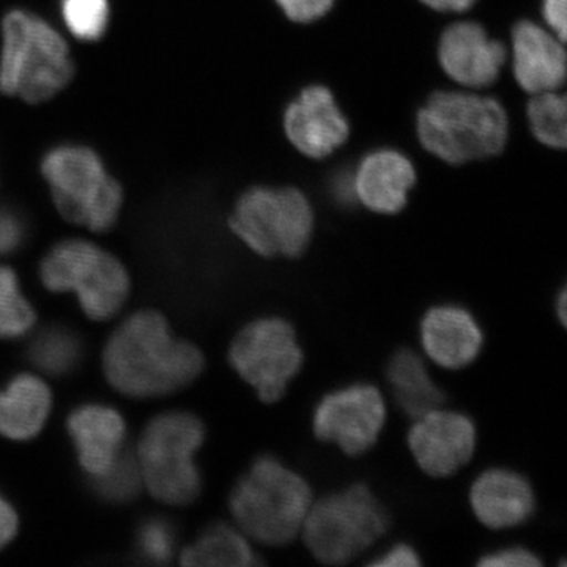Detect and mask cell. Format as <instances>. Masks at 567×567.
<instances>
[{
	"instance_id": "cell-2",
	"label": "cell",
	"mask_w": 567,
	"mask_h": 567,
	"mask_svg": "<svg viewBox=\"0 0 567 567\" xmlns=\"http://www.w3.org/2000/svg\"><path fill=\"white\" fill-rule=\"evenodd\" d=\"M311 505L308 481L274 456L257 458L229 498L237 528L249 540L268 547L297 539Z\"/></svg>"
},
{
	"instance_id": "cell-29",
	"label": "cell",
	"mask_w": 567,
	"mask_h": 567,
	"mask_svg": "<svg viewBox=\"0 0 567 567\" xmlns=\"http://www.w3.org/2000/svg\"><path fill=\"white\" fill-rule=\"evenodd\" d=\"M25 238V224L20 213L0 207V256L17 251Z\"/></svg>"
},
{
	"instance_id": "cell-22",
	"label": "cell",
	"mask_w": 567,
	"mask_h": 567,
	"mask_svg": "<svg viewBox=\"0 0 567 567\" xmlns=\"http://www.w3.org/2000/svg\"><path fill=\"white\" fill-rule=\"evenodd\" d=\"M183 566L249 567L257 565L248 537L229 525H213L182 551Z\"/></svg>"
},
{
	"instance_id": "cell-33",
	"label": "cell",
	"mask_w": 567,
	"mask_h": 567,
	"mask_svg": "<svg viewBox=\"0 0 567 567\" xmlns=\"http://www.w3.org/2000/svg\"><path fill=\"white\" fill-rule=\"evenodd\" d=\"M420 557L412 547L406 544H398V546L388 548L380 557L372 561L375 567H413L420 566Z\"/></svg>"
},
{
	"instance_id": "cell-27",
	"label": "cell",
	"mask_w": 567,
	"mask_h": 567,
	"mask_svg": "<svg viewBox=\"0 0 567 567\" xmlns=\"http://www.w3.org/2000/svg\"><path fill=\"white\" fill-rule=\"evenodd\" d=\"M62 18L76 39H102L110 22L107 0H62Z\"/></svg>"
},
{
	"instance_id": "cell-28",
	"label": "cell",
	"mask_w": 567,
	"mask_h": 567,
	"mask_svg": "<svg viewBox=\"0 0 567 567\" xmlns=\"http://www.w3.org/2000/svg\"><path fill=\"white\" fill-rule=\"evenodd\" d=\"M142 557L153 563H167L174 555L175 537L173 528L163 520H148L140 532Z\"/></svg>"
},
{
	"instance_id": "cell-35",
	"label": "cell",
	"mask_w": 567,
	"mask_h": 567,
	"mask_svg": "<svg viewBox=\"0 0 567 567\" xmlns=\"http://www.w3.org/2000/svg\"><path fill=\"white\" fill-rule=\"evenodd\" d=\"M423 2L436 11L461 13V11L468 10L475 3V0H423Z\"/></svg>"
},
{
	"instance_id": "cell-7",
	"label": "cell",
	"mask_w": 567,
	"mask_h": 567,
	"mask_svg": "<svg viewBox=\"0 0 567 567\" xmlns=\"http://www.w3.org/2000/svg\"><path fill=\"white\" fill-rule=\"evenodd\" d=\"M55 207L66 221L107 233L121 215L122 186L107 174L100 156L80 145L52 148L41 163Z\"/></svg>"
},
{
	"instance_id": "cell-5",
	"label": "cell",
	"mask_w": 567,
	"mask_h": 567,
	"mask_svg": "<svg viewBox=\"0 0 567 567\" xmlns=\"http://www.w3.org/2000/svg\"><path fill=\"white\" fill-rule=\"evenodd\" d=\"M203 421L189 412H167L153 417L142 432L136 458L142 486L171 506L196 502L203 491V477L194 454L203 446Z\"/></svg>"
},
{
	"instance_id": "cell-14",
	"label": "cell",
	"mask_w": 567,
	"mask_h": 567,
	"mask_svg": "<svg viewBox=\"0 0 567 567\" xmlns=\"http://www.w3.org/2000/svg\"><path fill=\"white\" fill-rule=\"evenodd\" d=\"M440 63L451 80L464 87L483 89L496 81L506 63L507 51L475 22H457L443 32Z\"/></svg>"
},
{
	"instance_id": "cell-6",
	"label": "cell",
	"mask_w": 567,
	"mask_h": 567,
	"mask_svg": "<svg viewBox=\"0 0 567 567\" xmlns=\"http://www.w3.org/2000/svg\"><path fill=\"white\" fill-rule=\"evenodd\" d=\"M385 506L364 484L312 502L301 535L312 557L323 565H349L388 532Z\"/></svg>"
},
{
	"instance_id": "cell-15",
	"label": "cell",
	"mask_w": 567,
	"mask_h": 567,
	"mask_svg": "<svg viewBox=\"0 0 567 567\" xmlns=\"http://www.w3.org/2000/svg\"><path fill=\"white\" fill-rule=\"evenodd\" d=\"M483 342V331L475 317L461 306H435L421 320L424 352L442 368L462 369L472 364Z\"/></svg>"
},
{
	"instance_id": "cell-10",
	"label": "cell",
	"mask_w": 567,
	"mask_h": 567,
	"mask_svg": "<svg viewBox=\"0 0 567 567\" xmlns=\"http://www.w3.org/2000/svg\"><path fill=\"white\" fill-rule=\"evenodd\" d=\"M229 361L260 401L274 404L303 368L305 354L292 324L281 317H264L235 336Z\"/></svg>"
},
{
	"instance_id": "cell-36",
	"label": "cell",
	"mask_w": 567,
	"mask_h": 567,
	"mask_svg": "<svg viewBox=\"0 0 567 567\" xmlns=\"http://www.w3.org/2000/svg\"><path fill=\"white\" fill-rule=\"evenodd\" d=\"M566 308H567L566 290H563V292L559 293V297H558V308H557L558 317H559V320H561L563 324H566V316H567Z\"/></svg>"
},
{
	"instance_id": "cell-32",
	"label": "cell",
	"mask_w": 567,
	"mask_h": 567,
	"mask_svg": "<svg viewBox=\"0 0 567 567\" xmlns=\"http://www.w3.org/2000/svg\"><path fill=\"white\" fill-rule=\"evenodd\" d=\"M566 3L567 0H544L543 2V17L548 31L563 43L567 35Z\"/></svg>"
},
{
	"instance_id": "cell-18",
	"label": "cell",
	"mask_w": 567,
	"mask_h": 567,
	"mask_svg": "<svg viewBox=\"0 0 567 567\" xmlns=\"http://www.w3.org/2000/svg\"><path fill=\"white\" fill-rule=\"evenodd\" d=\"M415 181L413 164L402 153L372 152L360 163L354 174V197L369 210L393 215L404 208Z\"/></svg>"
},
{
	"instance_id": "cell-4",
	"label": "cell",
	"mask_w": 567,
	"mask_h": 567,
	"mask_svg": "<svg viewBox=\"0 0 567 567\" xmlns=\"http://www.w3.org/2000/svg\"><path fill=\"white\" fill-rule=\"evenodd\" d=\"M417 136L425 151L461 164L487 158L507 140L502 104L476 93L436 92L417 114Z\"/></svg>"
},
{
	"instance_id": "cell-24",
	"label": "cell",
	"mask_w": 567,
	"mask_h": 567,
	"mask_svg": "<svg viewBox=\"0 0 567 567\" xmlns=\"http://www.w3.org/2000/svg\"><path fill=\"white\" fill-rule=\"evenodd\" d=\"M566 99L557 91L540 92L528 103V121L536 140L548 147L565 148L567 141Z\"/></svg>"
},
{
	"instance_id": "cell-8",
	"label": "cell",
	"mask_w": 567,
	"mask_h": 567,
	"mask_svg": "<svg viewBox=\"0 0 567 567\" xmlns=\"http://www.w3.org/2000/svg\"><path fill=\"white\" fill-rule=\"evenodd\" d=\"M40 278L51 292L78 295L89 319L110 320L128 300L130 276L121 260L85 240L61 241L44 256Z\"/></svg>"
},
{
	"instance_id": "cell-11",
	"label": "cell",
	"mask_w": 567,
	"mask_h": 567,
	"mask_svg": "<svg viewBox=\"0 0 567 567\" xmlns=\"http://www.w3.org/2000/svg\"><path fill=\"white\" fill-rule=\"evenodd\" d=\"M386 421V404L375 386L357 383L324 395L315 412V434L347 456L375 446Z\"/></svg>"
},
{
	"instance_id": "cell-1",
	"label": "cell",
	"mask_w": 567,
	"mask_h": 567,
	"mask_svg": "<svg viewBox=\"0 0 567 567\" xmlns=\"http://www.w3.org/2000/svg\"><path fill=\"white\" fill-rule=\"evenodd\" d=\"M204 354L192 342L174 338L166 317L140 311L111 334L103 371L115 391L134 399L177 393L203 374Z\"/></svg>"
},
{
	"instance_id": "cell-23",
	"label": "cell",
	"mask_w": 567,
	"mask_h": 567,
	"mask_svg": "<svg viewBox=\"0 0 567 567\" xmlns=\"http://www.w3.org/2000/svg\"><path fill=\"white\" fill-rule=\"evenodd\" d=\"M29 357L44 374L66 375L80 363L81 342L66 328H47L33 339Z\"/></svg>"
},
{
	"instance_id": "cell-16",
	"label": "cell",
	"mask_w": 567,
	"mask_h": 567,
	"mask_svg": "<svg viewBox=\"0 0 567 567\" xmlns=\"http://www.w3.org/2000/svg\"><path fill=\"white\" fill-rule=\"evenodd\" d=\"M473 513L492 529L516 528L535 513V492L524 476L506 468L486 470L470 491Z\"/></svg>"
},
{
	"instance_id": "cell-20",
	"label": "cell",
	"mask_w": 567,
	"mask_h": 567,
	"mask_svg": "<svg viewBox=\"0 0 567 567\" xmlns=\"http://www.w3.org/2000/svg\"><path fill=\"white\" fill-rule=\"evenodd\" d=\"M50 388L35 375H20L0 393V434L10 440H31L50 416Z\"/></svg>"
},
{
	"instance_id": "cell-25",
	"label": "cell",
	"mask_w": 567,
	"mask_h": 567,
	"mask_svg": "<svg viewBox=\"0 0 567 567\" xmlns=\"http://www.w3.org/2000/svg\"><path fill=\"white\" fill-rule=\"evenodd\" d=\"M35 311L22 297L13 270L0 267V339L20 338L31 331Z\"/></svg>"
},
{
	"instance_id": "cell-34",
	"label": "cell",
	"mask_w": 567,
	"mask_h": 567,
	"mask_svg": "<svg viewBox=\"0 0 567 567\" xmlns=\"http://www.w3.org/2000/svg\"><path fill=\"white\" fill-rule=\"evenodd\" d=\"M18 532V516L13 507L0 496V548L7 546Z\"/></svg>"
},
{
	"instance_id": "cell-9",
	"label": "cell",
	"mask_w": 567,
	"mask_h": 567,
	"mask_svg": "<svg viewBox=\"0 0 567 567\" xmlns=\"http://www.w3.org/2000/svg\"><path fill=\"white\" fill-rule=\"evenodd\" d=\"M230 229L262 257H300L311 244L315 212L293 188H254L230 216Z\"/></svg>"
},
{
	"instance_id": "cell-30",
	"label": "cell",
	"mask_w": 567,
	"mask_h": 567,
	"mask_svg": "<svg viewBox=\"0 0 567 567\" xmlns=\"http://www.w3.org/2000/svg\"><path fill=\"white\" fill-rule=\"evenodd\" d=\"M287 18L297 22L319 20L333 6V0H276Z\"/></svg>"
},
{
	"instance_id": "cell-13",
	"label": "cell",
	"mask_w": 567,
	"mask_h": 567,
	"mask_svg": "<svg viewBox=\"0 0 567 567\" xmlns=\"http://www.w3.org/2000/svg\"><path fill=\"white\" fill-rule=\"evenodd\" d=\"M287 137L306 156L324 158L349 137V123L328 89L312 85L284 114Z\"/></svg>"
},
{
	"instance_id": "cell-12",
	"label": "cell",
	"mask_w": 567,
	"mask_h": 567,
	"mask_svg": "<svg viewBox=\"0 0 567 567\" xmlns=\"http://www.w3.org/2000/svg\"><path fill=\"white\" fill-rule=\"evenodd\" d=\"M476 439V425L468 416L439 406L415 417L409 447L425 475L447 477L468 464Z\"/></svg>"
},
{
	"instance_id": "cell-3",
	"label": "cell",
	"mask_w": 567,
	"mask_h": 567,
	"mask_svg": "<svg viewBox=\"0 0 567 567\" xmlns=\"http://www.w3.org/2000/svg\"><path fill=\"white\" fill-rule=\"evenodd\" d=\"M0 91L22 102L43 103L65 87L74 73L69 44L47 21L13 10L2 22Z\"/></svg>"
},
{
	"instance_id": "cell-26",
	"label": "cell",
	"mask_w": 567,
	"mask_h": 567,
	"mask_svg": "<svg viewBox=\"0 0 567 567\" xmlns=\"http://www.w3.org/2000/svg\"><path fill=\"white\" fill-rule=\"evenodd\" d=\"M93 488L111 503H128L136 498L142 486L136 454L121 451L114 464L103 475L92 476Z\"/></svg>"
},
{
	"instance_id": "cell-21",
	"label": "cell",
	"mask_w": 567,
	"mask_h": 567,
	"mask_svg": "<svg viewBox=\"0 0 567 567\" xmlns=\"http://www.w3.org/2000/svg\"><path fill=\"white\" fill-rule=\"evenodd\" d=\"M386 377L395 404L413 420L445 402L442 388L436 386L423 358L413 350L402 349L394 353L388 364Z\"/></svg>"
},
{
	"instance_id": "cell-17",
	"label": "cell",
	"mask_w": 567,
	"mask_h": 567,
	"mask_svg": "<svg viewBox=\"0 0 567 567\" xmlns=\"http://www.w3.org/2000/svg\"><path fill=\"white\" fill-rule=\"evenodd\" d=\"M563 41L535 22H518L513 31L514 76L524 91H558L566 80Z\"/></svg>"
},
{
	"instance_id": "cell-19",
	"label": "cell",
	"mask_w": 567,
	"mask_h": 567,
	"mask_svg": "<svg viewBox=\"0 0 567 567\" xmlns=\"http://www.w3.org/2000/svg\"><path fill=\"white\" fill-rule=\"evenodd\" d=\"M80 464L91 476L103 475L122 451L125 423L110 406L84 405L69 417Z\"/></svg>"
},
{
	"instance_id": "cell-31",
	"label": "cell",
	"mask_w": 567,
	"mask_h": 567,
	"mask_svg": "<svg viewBox=\"0 0 567 567\" xmlns=\"http://www.w3.org/2000/svg\"><path fill=\"white\" fill-rule=\"evenodd\" d=\"M477 565L484 567H536L540 566V559L527 548L511 547L492 551L480 559Z\"/></svg>"
}]
</instances>
